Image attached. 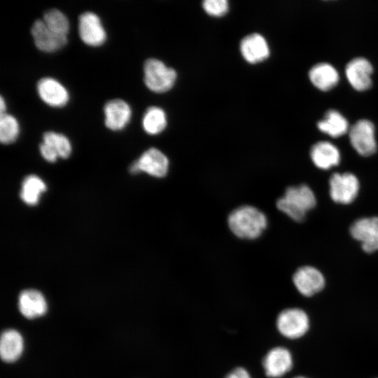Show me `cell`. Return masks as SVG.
Wrapping results in <instances>:
<instances>
[{
  "label": "cell",
  "instance_id": "1",
  "mask_svg": "<svg viewBox=\"0 0 378 378\" xmlns=\"http://www.w3.org/2000/svg\"><path fill=\"white\" fill-rule=\"evenodd\" d=\"M227 223L230 230L241 239L258 238L267 225V220L263 212L248 205L239 206L229 215Z\"/></svg>",
  "mask_w": 378,
  "mask_h": 378
},
{
  "label": "cell",
  "instance_id": "2",
  "mask_svg": "<svg viewBox=\"0 0 378 378\" xmlns=\"http://www.w3.org/2000/svg\"><path fill=\"white\" fill-rule=\"evenodd\" d=\"M316 204L313 190L307 185L288 187L276 202L277 208L295 221H302Z\"/></svg>",
  "mask_w": 378,
  "mask_h": 378
},
{
  "label": "cell",
  "instance_id": "3",
  "mask_svg": "<svg viewBox=\"0 0 378 378\" xmlns=\"http://www.w3.org/2000/svg\"><path fill=\"white\" fill-rule=\"evenodd\" d=\"M144 81L150 91L155 93H164L174 86L176 78V71L165 65L156 58L147 59L144 64Z\"/></svg>",
  "mask_w": 378,
  "mask_h": 378
},
{
  "label": "cell",
  "instance_id": "4",
  "mask_svg": "<svg viewBox=\"0 0 378 378\" xmlns=\"http://www.w3.org/2000/svg\"><path fill=\"white\" fill-rule=\"evenodd\" d=\"M278 332L289 340L303 337L309 330L310 320L307 312L298 307L286 308L281 311L276 318Z\"/></svg>",
  "mask_w": 378,
  "mask_h": 378
},
{
  "label": "cell",
  "instance_id": "5",
  "mask_svg": "<svg viewBox=\"0 0 378 378\" xmlns=\"http://www.w3.org/2000/svg\"><path fill=\"white\" fill-rule=\"evenodd\" d=\"M329 186L330 197L335 202L348 204L356 198L360 184L352 173H334L330 178Z\"/></svg>",
  "mask_w": 378,
  "mask_h": 378
},
{
  "label": "cell",
  "instance_id": "6",
  "mask_svg": "<svg viewBox=\"0 0 378 378\" xmlns=\"http://www.w3.org/2000/svg\"><path fill=\"white\" fill-rule=\"evenodd\" d=\"M78 29L81 41L89 46H101L107 39L100 17L92 11H85L79 15Z\"/></svg>",
  "mask_w": 378,
  "mask_h": 378
},
{
  "label": "cell",
  "instance_id": "7",
  "mask_svg": "<svg viewBox=\"0 0 378 378\" xmlns=\"http://www.w3.org/2000/svg\"><path fill=\"white\" fill-rule=\"evenodd\" d=\"M351 144L363 156H370L377 150L374 127L372 122L362 119L349 128Z\"/></svg>",
  "mask_w": 378,
  "mask_h": 378
},
{
  "label": "cell",
  "instance_id": "8",
  "mask_svg": "<svg viewBox=\"0 0 378 378\" xmlns=\"http://www.w3.org/2000/svg\"><path fill=\"white\" fill-rule=\"evenodd\" d=\"M168 169L167 156L159 149L150 148L132 164L130 169L132 174L143 172L154 177L162 178L167 174Z\"/></svg>",
  "mask_w": 378,
  "mask_h": 378
},
{
  "label": "cell",
  "instance_id": "9",
  "mask_svg": "<svg viewBox=\"0 0 378 378\" xmlns=\"http://www.w3.org/2000/svg\"><path fill=\"white\" fill-rule=\"evenodd\" d=\"M262 365L269 378H280L289 372L293 366L291 352L284 346L270 349L262 358Z\"/></svg>",
  "mask_w": 378,
  "mask_h": 378
},
{
  "label": "cell",
  "instance_id": "10",
  "mask_svg": "<svg viewBox=\"0 0 378 378\" xmlns=\"http://www.w3.org/2000/svg\"><path fill=\"white\" fill-rule=\"evenodd\" d=\"M349 231L352 237L361 243L365 252L378 251V217L359 218L352 223Z\"/></svg>",
  "mask_w": 378,
  "mask_h": 378
},
{
  "label": "cell",
  "instance_id": "11",
  "mask_svg": "<svg viewBox=\"0 0 378 378\" xmlns=\"http://www.w3.org/2000/svg\"><path fill=\"white\" fill-rule=\"evenodd\" d=\"M36 91L40 99L51 107L65 106L69 101V93L66 88L50 76L43 77L38 80Z\"/></svg>",
  "mask_w": 378,
  "mask_h": 378
},
{
  "label": "cell",
  "instance_id": "12",
  "mask_svg": "<svg viewBox=\"0 0 378 378\" xmlns=\"http://www.w3.org/2000/svg\"><path fill=\"white\" fill-rule=\"evenodd\" d=\"M293 282L298 291L305 297H311L321 292L325 287L323 274L316 267L303 266L293 276Z\"/></svg>",
  "mask_w": 378,
  "mask_h": 378
},
{
  "label": "cell",
  "instance_id": "13",
  "mask_svg": "<svg viewBox=\"0 0 378 378\" xmlns=\"http://www.w3.org/2000/svg\"><path fill=\"white\" fill-rule=\"evenodd\" d=\"M42 143L39 146L42 157L50 162H54L58 158H67L69 157L72 148L66 136L53 131L43 133Z\"/></svg>",
  "mask_w": 378,
  "mask_h": 378
},
{
  "label": "cell",
  "instance_id": "14",
  "mask_svg": "<svg viewBox=\"0 0 378 378\" xmlns=\"http://www.w3.org/2000/svg\"><path fill=\"white\" fill-rule=\"evenodd\" d=\"M31 34L36 47L45 52H53L62 49L68 41L67 36L53 32L44 23L38 19L33 23Z\"/></svg>",
  "mask_w": 378,
  "mask_h": 378
},
{
  "label": "cell",
  "instance_id": "15",
  "mask_svg": "<svg viewBox=\"0 0 378 378\" xmlns=\"http://www.w3.org/2000/svg\"><path fill=\"white\" fill-rule=\"evenodd\" d=\"M104 125L112 131H120L127 127L132 118V108L125 100L113 99L106 102L103 108Z\"/></svg>",
  "mask_w": 378,
  "mask_h": 378
},
{
  "label": "cell",
  "instance_id": "16",
  "mask_svg": "<svg viewBox=\"0 0 378 378\" xmlns=\"http://www.w3.org/2000/svg\"><path fill=\"white\" fill-rule=\"evenodd\" d=\"M372 66L363 57H356L346 65L345 74L351 86L358 91L369 89L372 85Z\"/></svg>",
  "mask_w": 378,
  "mask_h": 378
},
{
  "label": "cell",
  "instance_id": "17",
  "mask_svg": "<svg viewBox=\"0 0 378 378\" xmlns=\"http://www.w3.org/2000/svg\"><path fill=\"white\" fill-rule=\"evenodd\" d=\"M241 53L244 59L251 64L265 60L270 55V48L263 36L258 33L250 34L240 43Z\"/></svg>",
  "mask_w": 378,
  "mask_h": 378
},
{
  "label": "cell",
  "instance_id": "18",
  "mask_svg": "<svg viewBox=\"0 0 378 378\" xmlns=\"http://www.w3.org/2000/svg\"><path fill=\"white\" fill-rule=\"evenodd\" d=\"M20 313L27 318L32 319L44 315L48 307L43 294L34 289L22 290L18 298Z\"/></svg>",
  "mask_w": 378,
  "mask_h": 378
},
{
  "label": "cell",
  "instance_id": "19",
  "mask_svg": "<svg viewBox=\"0 0 378 378\" xmlns=\"http://www.w3.org/2000/svg\"><path fill=\"white\" fill-rule=\"evenodd\" d=\"M310 157L314 165L318 169L326 170L337 166L340 162L338 148L328 141H318L310 150Z\"/></svg>",
  "mask_w": 378,
  "mask_h": 378
},
{
  "label": "cell",
  "instance_id": "20",
  "mask_svg": "<svg viewBox=\"0 0 378 378\" xmlns=\"http://www.w3.org/2000/svg\"><path fill=\"white\" fill-rule=\"evenodd\" d=\"M23 348V339L18 331L8 329L1 333L0 355L4 361L12 363L17 360L21 356Z\"/></svg>",
  "mask_w": 378,
  "mask_h": 378
},
{
  "label": "cell",
  "instance_id": "21",
  "mask_svg": "<svg viewBox=\"0 0 378 378\" xmlns=\"http://www.w3.org/2000/svg\"><path fill=\"white\" fill-rule=\"evenodd\" d=\"M309 77L312 83L318 89L327 91L333 88L338 83L337 70L330 64H316L309 70Z\"/></svg>",
  "mask_w": 378,
  "mask_h": 378
},
{
  "label": "cell",
  "instance_id": "22",
  "mask_svg": "<svg viewBox=\"0 0 378 378\" xmlns=\"http://www.w3.org/2000/svg\"><path fill=\"white\" fill-rule=\"evenodd\" d=\"M318 130L329 136L336 138L349 131L346 119L337 111L330 109L326 112L324 119L317 123Z\"/></svg>",
  "mask_w": 378,
  "mask_h": 378
},
{
  "label": "cell",
  "instance_id": "23",
  "mask_svg": "<svg viewBox=\"0 0 378 378\" xmlns=\"http://www.w3.org/2000/svg\"><path fill=\"white\" fill-rule=\"evenodd\" d=\"M167 124V115L162 108L150 106L145 111L142 118V127L148 134L155 135L161 133Z\"/></svg>",
  "mask_w": 378,
  "mask_h": 378
},
{
  "label": "cell",
  "instance_id": "24",
  "mask_svg": "<svg viewBox=\"0 0 378 378\" xmlns=\"http://www.w3.org/2000/svg\"><path fill=\"white\" fill-rule=\"evenodd\" d=\"M46 190V183L41 178L36 175H29L22 181L20 197L27 204L35 205Z\"/></svg>",
  "mask_w": 378,
  "mask_h": 378
},
{
  "label": "cell",
  "instance_id": "25",
  "mask_svg": "<svg viewBox=\"0 0 378 378\" xmlns=\"http://www.w3.org/2000/svg\"><path fill=\"white\" fill-rule=\"evenodd\" d=\"M42 20L53 32L67 36L70 29L69 20L67 16L60 10L51 8L46 10Z\"/></svg>",
  "mask_w": 378,
  "mask_h": 378
},
{
  "label": "cell",
  "instance_id": "26",
  "mask_svg": "<svg viewBox=\"0 0 378 378\" xmlns=\"http://www.w3.org/2000/svg\"><path fill=\"white\" fill-rule=\"evenodd\" d=\"M20 134V125L17 118L11 114L0 115V140L4 144L15 141Z\"/></svg>",
  "mask_w": 378,
  "mask_h": 378
},
{
  "label": "cell",
  "instance_id": "27",
  "mask_svg": "<svg viewBox=\"0 0 378 378\" xmlns=\"http://www.w3.org/2000/svg\"><path fill=\"white\" fill-rule=\"evenodd\" d=\"M202 7L209 15L220 17L228 11L229 3L227 0H205L202 2Z\"/></svg>",
  "mask_w": 378,
  "mask_h": 378
},
{
  "label": "cell",
  "instance_id": "28",
  "mask_svg": "<svg viewBox=\"0 0 378 378\" xmlns=\"http://www.w3.org/2000/svg\"><path fill=\"white\" fill-rule=\"evenodd\" d=\"M225 378H252L248 371L243 367H237L230 370Z\"/></svg>",
  "mask_w": 378,
  "mask_h": 378
},
{
  "label": "cell",
  "instance_id": "29",
  "mask_svg": "<svg viewBox=\"0 0 378 378\" xmlns=\"http://www.w3.org/2000/svg\"><path fill=\"white\" fill-rule=\"evenodd\" d=\"M6 102L2 95H1V100H0V111L1 114H4L6 113Z\"/></svg>",
  "mask_w": 378,
  "mask_h": 378
},
{
  "label": "cell",
  "instance_id": "30",
  "mask_svg": "<svg viewBox=\"0 0 378 378\" xmlns=\"http://www.w3.org/2000/svg\"><path fill=\"white\" fill-rule=\"evenodd\" d=\"M293 378H307V377H304V376H298V377H295Z\"/></svg>",
  "mask_w": 378,
  "mask_h": 378
}]
</instances>
